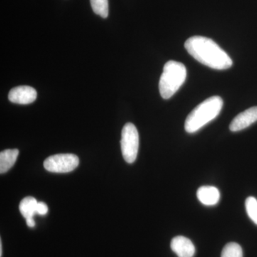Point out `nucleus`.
Masks as SVG:
<instances>
[{
	"label": "nucleus",
	"instance_id": "obj_8",
	"mask_svg": "<svg viewBox=\"0 0 257 257\" xmlns=\"http://www.w3.org/2000/svg\"><path fill=\"white\" fill-rule=\"evenodd\" d=\"M171 248L178 257H193L195 253V246L188 238L177 236L171 241Z\"/></svg>",
	"mask_w": 257,
	"mask_h": 257
},
{
	"label": "nucleus",
	"instance_id": "obj_10",
	"mask_svg": "<svg viewBox=\"0 0 257 257\" xmlns=\"http://www.w3.org/2000/svg\"><path fill=\"white\" fill-rule=\"evenodd\" d=\"M19 155V150H4L0 153V173L3 174L9 171L16 162Z\"/></svg>",
	"mask_w": 257,
	"mask_h": 257
},
{
	"label": "nucleus",
	"instance_id": "obj_17",
	"mask_svg": "<svg viewBox=\"0 0 257 257\" xmlns=\"http://www.w3.org/2000/svg\"><path fill=\"white\" fill-rule=\"evenodd\" d=\"M3 256V243L2 239H0V257Z\"/></svg>",
	"mask_w": 257,
	"mask_h": 257
},
{
	"label": "nucleus",
	"instance_id": "obj_3",
	"mask_svg": "<svg viewBox=\"0 0 257 257\" xmlns=\"http://www.w3.org/2000/svg\"><path fill=\"white\" fill-rule=\"evenodd\" d=\"M187 71L184 64L176 61H168L161 75L159 89L163 99L172 97L187 79Z\"/></svg>",
	"mask_w": 257,
	"mask_h": 257
},
{
	"label": "nucleus",
	"instance_id": "obj_5",
	"mask_svg": "<svg viewBox=\"0 0 257 257\" xmlns=\"http://www.w3.org/2000/svg\"><path fill=\"white\" fill-rule=\"evenodd\" d=\"M79 163L78 157L73 154H58L47 158L44 167L54 173H67L75 170Z\"/></svg>",
	"mask_w": 257,
	"mask_h": 257
},
{
	"label": "nucleus",
	"instance_id": "obj_7",
	"mask_svg": "<svg viewBox=\"0 0 257 257\" xmlns=\"http://www.w3.org/2000/svg\"><path fill=\"white\" fill-rule=\"evenodd\" d=\"M257 121V106H253L238 114L231 121L229 130L231 132H239L248 127Z\"/></svg>",
	"mask_w": 257,
	"mask_h": 257
},
{
	"label": "nucleus",
	"instance_id": "obj_14",
	"mask_svg": "<svg viewBox=\"0 0 257 257\" xmlns=\"http://www.w3.org/2000/svg\"><path fill=\"white\" fill-rule=\"evenodd\" d=\"M246 213L251 221L257 225V200L253 197H248L245 202Z\"/></svg>",
	"mask_w": 257,
	"mask_h": 257
},
{
	"label": "nucleus",
	"instance_id": "obj_9",
	"mask_svg": "<svg viewBox=\"0 0 257 257\" xmlns=\"http://www.w3.org/2000/svg\"><path fill=\"white\" fill-rule=\"evenodd\" d=\"M197 196L199 202L206 206L216 205L220 199L219 189L212 186H203L198 189Z\"/></svg>",
	"mask_w": 257,
	"mask_h": 257
},
{
	"label": "nucleus",
	"instance_id": "obj_12",
	"mask_svg": "<svg viewBox=\"0 0 257 257\" xmlns=\"http://www.w3.org/2000/svg\"><path fill=\"white\" fill-rule=\"evenodd\" d=\"M91 6L94 13L102 18H106L109 15L108 0H90Z\"/></svg>",
	"mask_w": 257,
	"mask_h": 257
},
{
	"label": "nucleus",
	"instance_id": "obj_15",
	"mask_svg": "<svg viewBox=\"0 0 257 257\" xmlns=\"http://www.w3.org/2000/svg\"><path fill=\"white\" fill-rule=\"evenodd\" d=\"M48 212V207L45 203L40 202L37 203V214L39 215H46Z\"/></svg>",
	"mask_w": 257,
	"mask_h": 257
},
{
	"label": "nucleus",
	"instance_id": "obj_1",
	"mask_svg": "<svg viewBox=\"0 0 257 257\" xmlns=\"http://www.w3.org/2000/svg\"><path fill=\"white\" fill-rule=\"evenodd\" d=\"M184 47L189 55L209 68L225 70L233 65L229 55L211 39L192 37L185 42Z\"/></svg>",
	"mask_w": 257,
	"mask_h": 257
},
{
	"label": "nucleus",
	"instance_id": "obj_16",
	"mask_svg": "<svg viewBox=\"0 0 257 257\" xmlns=\"http://www.w3.org/2000/svg\"><path fill=\"white\" fill-rule=\"evenodd\" d=\"M26 221L28 226L31 228L35 227V221L34 220L33 218H29V219H26Z\"/></svg>",
	"mask_w": 257,
	"mask_h": 257
},
{
	"label": "nucleus",
	"instance_id": "obj_6",
	"mask_svg": "<svg viewBox=\"0 0 257 257\" xmlns=\"http://www.w3.org/2000/svg\"><path fill=\"white\" fill-rule=\"evenodd\" d=\"M37 91L30 86H19L10 90L8 99L11 102L19 104H29L36 100Z\"/></svg>",
	"mask_w": 257,
	"mask_h": 257
},
{
	"label": "nucleus",
	"instance_id": "obj_11",
	"mask_svg": "<svg viewBox=\"0 0 257 257\" xmlns=\"http://www.w3.org/2000/svg\"><path fill=\"white\" fill-rule=\"evenodd\" d=\"M37 199L32 197L24 198L20 204V213L25 219L33 218L37 214Z\"/></svg>",
	"mask_w": 257,
	"mask_h": 257
},
{
	"label": "nucleus",
	"instance_id": "obj_2",
	"mask_svg": "<svg viewBox=\"0 0 257 257\" xmlns=\"http://www.w3.org/2000/svg\"><path fill=\"white\" fill-rule=\"evenodd\" d=\"M222 106L223 99L219 96H213L202 101L191 111L186 119L184 124L186 132L189 134L197 133L215 119Z\"/></svg>",
	"mask_w": 257,
	"mask_h": 257
},
{
	"label": "nucleus",
	"instance_id": "obj_4",
	"mask_svg": "<svg viewBox=\"0 0 257 257\" xmlns=\"http://www.w3.org/2000/svg\"><path fill=\"white\" fill-rule=\"evenodd\" d=\"M140 137L138 128L133 123H126L121 131V149L124 160L133 163L138 157Z\"/></svg>",
	"mask_w": 257,
	"mask_h": 257
},
{
	"label": "nucleus",
	"instance_id": "obj_13",
	"mask_svg": "<svg viewBox=\"0 0 257 257\" xmlns=\"http://www.w3.org/2000/svg\"><path fill=\"white\" fill-rule=\"evenodd\" d=\"M221 257H243V251L237 243L230 242L225 245Z\"/></svg>",
	"mask_w": 257,
	"mask_h": 257
}]
</instances>
